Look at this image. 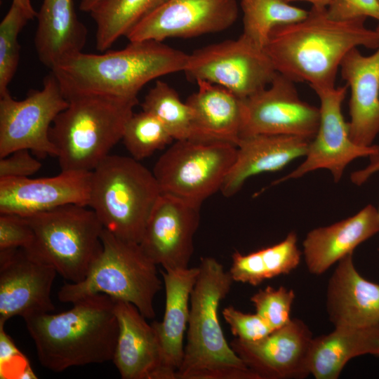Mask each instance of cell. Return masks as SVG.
<instances>
[{"label":"cell","mask_w":379,"mask_h":379,"mask_svg":"<svg viewBox=\"0 0 379 379\" xmlns=\"http://www.w3.org/2000/svg\"><path fill=\"white\" fill-rule=\"evenodd\" d=\"M68 105L52 72L45 77L42 89L30 91L23 100H15L9 91L1 95L0 158L20 149H27L40 157H56L49 131Z\"/></svg>","instance_id":"cell-11"},{"label":"cell","mask_w":379,"mask_h":379,"mask_svg":"<svg viewBox=\"0 0 379 379\" xmlns=\"http://www.w3.org/2000/svg\"><path fill=\"white\" fill-rule=\"evenodd\" d=\"M237 154V146L230 143L176 140L152 172L162 194L201 204L220 191Z\"/></svg>","instance_id":"cell-9"},{"label":"cell","mask_w":379,"mask_h":379,"mask_svg":"<svg viewBox=\"0 0 379 379\" xmlns=\"http://www.w3.org/2000/svg\"><path fill=\"white\" fill-rule=\"evenodd\" d=\"M222 315L233 335L244 341L259 340L274 331L269 323L257 313H244L229 306L224 308Z\"/></svg>","instance_id":"cell-35"},{"label":"cell","mask_w":379,"mask_h":379,"mask_svg":"<svg viewBox=\"0 0 379 379\" xmlns=\"http://www.w3.org/2000/svg\"><path fill=\"white\" fill-rule=\"evenodd\" d=\"M288 3L292 1H306L312 4V7L318 8H326L333 0H284Z\"/></svg>","instance_id":"cell-42"},{"label":"cell","mask_w":379,"mask_h":379,"mask_svg":"<svg viewBox=\"0 0 379 379\" xmlns=\"http://www.w3.org/2000/svg\"><path fill=\"white\" fill-rule=\"evenodd\" d=\"M237 0H165L127 34L129 41L192 38L216 33L237 20Z\"/></svg>","instance_id":"cell-14"},{"label":"cell","mask_w":379,"mask_h":379,"mask_svg":"<svg viewBox=\"0 0 379 379\" xmlns=\"http://www.w3.org/2000/svg\"><path fill=\"white\" fill-rule=\"evenodd\" d=\"M57 272L22 248L0 250V325L11 318L51 312V292Z\"/></svg>","instance_id":"cell-17"},{"label":"cell","mask_w":379,"mask_h":379,"mask_svg":"<svg viewBox=\"0 0 379 379\" xmlns=\"http://www.w3.org/2000/svg\"><path fill=\"white\" fill-rule=\"evenodd\" d=\"M243 33L256 46L264 48L272 30L281 25L299 22L308 11L284 0H241Z\"/></svg>","instance_id":"cell-30"},{"label":"cell","mask_w":379,"mask_h":379,"mask_svg":"<svg viewBox=\"0 0 379 379\" xmlns=\"http://www.w3.org/2000/svg\"><path fill=\"white\" fill-rule=\"evenodd\" d=\"M33 230L26 217L0 213V250L27 248L33 239Z\"/></svg>","instance_id":"cell-37"},{"label":"cell","mask_w":379,"mask_h":379,"mask_svg":"<svg viewBox=\"0 0 379 379\" xmlns=\"http://www.w3.org/2000/svg\"><path fill=\"white\" fill-rule=\"evenodd\" d=\"M100 1V0H81L79 4V9L82 11L90 13L93 8Z\"/></svg>","instance_id":"cell-43"},{"label":"cell","mask_w":379,"mask_h":379,"mask_svg":"<svg viewBox=\"0 0 379 379\" xmlns=\"http://www.w3.org/2000/svg\"><path fill=\"white\" fill-rule=\"evenodd\" d=\"M326 13L338 21L370 17L379 22V0H333L326 8Z\"/></svg>","instance_id":"cell-38"},{"label":"cell","mask_w":379,"mask_h":379,"mask_svg":"<svg viewBox=\"0 0 379 379\" xmlns=\"http://www.w3.org/2000/svg\"><path fill=\"white\" fill-rule=\"evenodd\" d=\"M49 137L61 171H93L122 140L138 98L95 94L68 97Z\"/></svg>","instance_id":"cell-5"},{"label":"cell","mask_w":379,"mask_h":379,"mask_svg":"<svg viewBox=\"0 0 379 379\" xmlns=\"http://www.w3.org/2000/svg\"><path fill=\"white\" fill-rule=\"evenodd\" d=\"M41 164L27 149H20L0 158V179L27 178L36 173Z\"/></svg>","instance_id":"cell-39"},{"label":"cell","mask_w":379,"mask_h":379,"mask_svg":"<svg viewBox=\"0 0 379 379\" xmlns=\"http://www.w3.org/2000/svg\"><path fill=\"white\" fill-rule=\"evenodd\" d=\"M311 140L286 135H253L240 138L235 161L220 192L231 197L251 177L279 171L292 161L305 157Z\"/></svg>","instance_id":"cell-23"},{"label":"cell","mask_w":379,"mask_h":379,"mask_svg":"<svg viewBox=\"0 0 379 379\" xmlns=\"http://www.w3.org/2000/svg\"><path fill=\"white\" fill-rule=\"evenodd\" d=\"M161 194L153 172L139 161L109 154L92 171L88 206L105 229L139 244Z\"/></svg>","instance_id":"cell-6"},{"label":"cell","mask_w":379,"mask_h":379,"mask_svg":"<svg viewBox=\"0 0 379 379\" xmlns=\"http://www.w3.org/2000/svg\"><path fill=\"white\" fill-rule=\"evenodd\" d=\"M369 163L364 168L354 171L350 175L351 182L357 186L364 184L375 173H379V152L371 155Z\"/></svg>","instance_id":"cell-40"},{"label":"cell","mask_w":379,"mask_h":379,"mask_svg":"<svg viewBox=\"0 0 379 379\" xmlns=\"http://www.w3.org/2000/svg\"><path fill=\"white\" fill-rule=\"evenodd\" d=\"M29 20L22 7L12 2L0 24V95L9 91L20 59L18 34Z\"/></svg>","instance_id":"cell-33"},{"label":"cell","mask_w":379,"mask_h":379,"mask_svg":"<svg viewBox=\"0 0 379 379\" xmlns=\"http://www.w3.org/2000/svg\"><path fill=\"white\" fill-rule=\"evenodd\" d=\"M102 250L85 278L66 283L59 290L60 302L73 303L102 293L133 304L146 319L155 316L154 299L162 288L157 265L138 243L123 240L106 229L101 234Z\"/></svg>","instance_id":"cell-7"},{"label":"cell","mask_w":379,"mask_h":379,"mask_svg":"<svg viewBox=\"0 0 379 379\" xmlns=\"http://www.w3.org/2000/svg\"><path fill=\"white\" fill-rule=\"evenodd\" d=\"M201 205L161 193L139 243L157 265L166 270L189 267Z\"/></svg>","instance_id":"cell-15"},{"label":"cell","mask_w":379,"mask_h":379,"mask_svg":"<svg viewBox=\"0 0 379 379\" xmlns=\"http://www.w3.org/2000/svg\"><path fill=\"white\" fill-rule=\"evenodd\" d=\"M378 232V208L372 204L352 216L310 230L302 242V255L308 272L321 275Z\"/></svg>","instance_id":"cell-22"},{"label":"cell","mask_w":379,"mask_h":379,"mask_svg":"<svg viewBox=\"0 0 379 379\" xmlns=\"http://www.w3.org/2000/svg\"><path fill=\"white\" fill-rule=\"evenodd\" d=\"M295 297L292 289L283 286L278 288L268 286L254 293L250 300L255 309V313L275 330L287 324L291 319L290 314Z\"/></svg>","instance_id":"cell-34"},{"label":"cell","mask_w":379,"mask_h":379,"mask_svg":"<svg viewBox=\"0 0 379 379\" xmlns=\"http://www.w3.org/2000/svg\"><path fill=\"white\" fill-rule=\"evenodd\" d=\"M347 85L316 92L320 100V119L317 132L311 140L304 161L286 175L274 181L280 184L300 178L317 169H326L335 182L342 178L347 166L360 157H369L379 152V145H356L350 138L348 122L342 112Z\"/></svg>","instance_id":"cell-13"},{"label":"cell","mask_w":379,"mask_h":379,"mask_svg":"<svg viewBox=\"0 0 379 379\" xmlns=\"http://www.w3.org/2000/svg\"><path fill=\"white\" fill-rule=\"evenodd\" d=\"M373 356L379 358V342H378L377 348L375 350V352L373 354Z\"/></svg>","instance_id":"cell-44"},{"label":"cell","mask_w":379,"mask_h":379,"mask_svg":"<svg viewBox=\"0 0 379 379\" xmlns=\"http://www.w3.org/2000/svg\"><path fill=\"white\" fill-rule=\"evenodd\" d=\"M87 207L69 204L25 216L34 236L23 249L71 283L85 278L102 247L104 227L93 210Z\"/></svg>","instance_id":"cell-8"},{"label":"cell","mask_w":379,"mask_h":379,"mask_svg":"<svg viewBox=\"0 0 379 379\" xmlns=\"http://www.w3.org/2000/svg\"><path fill=\"white\" fill-rule=\"evenodd\" d=\"M26 357L18 350L11 338L6 333L4 325H0V378L34 379Z\"/></svg>","instance_id":"cell-36"},{"label":"cell","mask_w":379,"mask_h":379,"mask_svg":"<svg viewBox=\"0 0 379 379\" xmlns=\"http://www.w3.org/2000/svg\"><path fill=\"white\" fill-rule=\"evenodd\" d=\"M143 111L157 117L172 138L176 140H187L192 126V111L182 102L176 91L163 81H157L141 104Z\"/></svg>","instance_id":"cell-31"},{"label":"cell","mask_w":379,"mask_h":379,"mask_svg":"<svg viewBox=\"0 0 379 379\" xmlns=\"http://www.w3.org/2000/svg\"><path fill=\"white\" fill-rule=\"evenodd\" d=\"M189 54L162 41H130L124 48L104 53L82 51L56 63L51 72L66 98L74 95L95 94L138 98L150 81L184 71Z\"/></svg>","instance_id":"cell-3"},{"label":"cell","mask_w":379,"mask_h":379,"mask_svg":"<svg viewBox=\"0 0 379 379\" xmlns=\"http://www.w3.org/2000/svg\"><path fill=\"white\" fill-rule=\"evenodd\" d=\"M312 338L309 326L294 318L259 340L235 338L230 345L259 379H303L310 375Z\"/></svg>","instance_id":"cell-16"},{"label":"cell","mask_w":379,"mask_h":379,"mask_svg":"<svg viewBox=\"0 0 379 379\" xmlns=\"http://www.w3.org/2000/svg\"><path fill=\"white\" fill-rule=\"evenodd\" d=\"M72 305L58 314L23 318L41 365L53 372L113 359L119 331L115 300L98 293Z\"/></svg>","instance_id":"cell-2"},{"label":"cell","mask_w":379,"mask_h":379,"mask_svg":"<svg viewBox=\"0 0 379 379\" xmlns=\"http://www.w3.org/2000/svg\"><path fill=\"white\" fill-rule=\"evenodd\" d=\"M173 140L157 117L143 110L131 116L122 137L131 157L138 161L164 149Z\"/></svg>","instance_id":"cell-32"},{"label":"cell","mask_w":379,"mask_h":379,"mask_svg":"<svg viewBox=\"0 0 379 379\" xmlns=\"http://www.w3.org/2000/svg\"><path fill=\"white\" fill-rule=\"evenodd\" d=\"M197 84V91L186 100L192 115L188 140L237 146L242 122V99L220 86L204 81Z\"/></svg>","instance_id":"cell-24"},{"label":"cell","mask_w":379,"mask_h":379,"mask_svg":"<svg viewBox=\"0 0 379 379\" xmlns=\"http://www.w3.org/2000/svg\"><path fill=\"white\" fill-rule=\"evenodd\" d=\"M13 2L22 7L29 14L32 19L36 17L37 13L32 7L30 0H13Z\"/></svg>","instance_id":"cell-41"},{"label":"cell","mask_w":379,"mask_h":379,"mask_svg":"<svg viewBox=\"0 0 379 379\" xmlns=\"http://www.w3.org/2000/svg\"><path fill=\"white\" fill-rule=\"evenodd\" d=\"M366 20H334L326 8L312 7L303 20L274 27L264 50L277 72L293 81L307 83L315 93L333 88L349 51L379 46L378 33Z\"/></svg>","instance_id":"cell-1"},{"label":"cell","mask_w":379,"mask_h":379,"mask_svg":"<svg viewBox=\"0 0 379 379\" xmlns=\"http://www.w3.org/2000/svg\"><path fill=\"white\" fill-rule=\"evenodd\" d=\"M115 300L118 337L112 361L122 379H168L156 332L131 303Z\"/></svg>","instance_id":"cell-19"},{"label":"cell","mask_w":379,"mask_h":379,"mask_svg":"<svg viewBox=\"0 0 379 379\" xmlns=\"http://www.w3.org/2000/svg\"><path fill=\"white\" fill-rule=\"evenodd\" d=\"M301 255L298 236L291 232L272 246L246 255L234 253L229 272L234 281L256 286L266 279L291 273L299 265Z\"/></svg>","instance_id":"cell-28"},{"label":"cell","mask_w":379,"mask_h":379,"mask_svg":"<svg viewBox=\"0 0 379 379\" xmlns=\"http://www.w3.org/2000/svg\"><path fill=\"white\" fill-rule=\"evenodd\" d=\"M295 82L277 72L270 84L242 99L241 137L286 135L312 140L319 108L302 100Z\"/></svg>","instance_id":"cell-12"},{"label":"cell","mask_w":379,"mask_h":379,"mask_svg":"<svg viewBox=\"0 0 379 379\" xmlns=\"http://www.w3.org/2000/svg\"><path fill=\"white\" fill-rule=\"evenodd\" d=\"M92 171H61L55 176L0 179V213L29 216L60 206H88Z\"/></svg>","instance_id":"cell-18"},{"label":"cell","mask_w":379,"mask_h":379,"mask_svg":"<svg viewBox=\"0 0 379 379\" xmlns=\"http://www.w3.org/2000/svg\"><path fill=\"white\" fill-rule=\"evenodd\" d=\"M199 267L161 270L165 287V310L161 321L151 324L157 335L168 379H176L184 355V337L188 324L191 293Z\"/></svg>","instance_id":"cell-25"},{"label":"cell","mask_w":379,"mask_h":379,"mask_svg":"<svg viewBox=\"0 0 379 379\" xmlns=\"http://www.w3.org/2000/svg\"><path fill=\"white\" fill-rule=\"evenodd\" d=\"M165 0H100L90 11L96 25V48L105 51Z\"/></svg>","instance_id":"cell-29"},{"label":"cell","mask_w":379,"mask_h":379,"mask_svg":"<svg viewBox=\"0 0 379 379\" xmlns=\"http://www.w3.org/2000/svg\"><path fill=\"white\" fill-rule=\"evenodd\" d=\"M183 72L190 81L220 86L241 99L267 87L277 74L264 48L242 34L194 51Z\"/></svg>","instance_id":"cell-10"},{"label":"cell","mask_w":379,"mask_h":379,"mask_svg":"<svg viewBox=\"0 0 379 379\" xmlns=\"http://www.w3.org/2000/svg\"><path fill=\"white\" fill-rule=\"evenodd\" d=\"M378 215H379V206H378Z\"/></svg>","instance_id":"cell-45"},{"label":"cell","mask_w":379,"mask_h":379,"mask_svg":"<svg viewBox=\"0 0 379 379\" xmlns=\"http://www.w3.org/2000/svg\"><path fill=\"white\" fill-rule=\"evenodd\" d=\"M379 342V324L357 328L335 327L328 334L313 337L310 372L316 379H337L347 363L365 354L373 355Z\"/></svg>","instance_id":"cell-27"},{"label":"cell","mask_w":379,"mask_h":379,"mask_svg":"<svg viewBox=\"0 0 379 379\" xmlns=\"http://www.w3.org/2000/svg\"><path fill=\"white\" fill-rule=\"evenodd\" d=\"M375 29L379 35V24ZM340 70L350 88V138L357 145L371 146L379 134V46L370 55H364L358 48L352 49Z\"/></svg>","instance_id":"cell-20"},{"label":"cell","mask_w":379,"mask_h":379,"mask_svg":"<svg viewBox=\"0 0 379 379\" xmlns=\"http://www.w3.org/2000/svg\"><path fill=\"white\" fill-rule=\"evenodd\" d=\"M190 297L187 342L176 379H259L226 340L218 318L234 280L213 257L201 258Z\"/></svg>","instance_id":"cell-4"},{"label":"cell","mask_w":379,"mask_h":379,"mask_svg":"<svg viewBox=\"0 0 379 379\" xmlns=\"http://www.w3.org/2000/svg\"><path fill=\"white\" fill-rule=\"evenodd\" d=\"M34 44L39 60L51 69L82 51L88 31L79 20L72 0H43L37 12Z\"/></svg>","instance_id":"cell-26"},{"label":"cell","mask_w":379,"mask_h":379,"mask_svg":"<svg viewBox=\"0 0 379 379\" xmlns=\"http://www.w3.org/2000/svg\"><path fill=\"white\" fill-rule=\"evenodd\" d=\"M326 297V312L334 327L364 328L379 324V284L359 273L353 253L337 262Z\"/></svg>","instance_id":"cell-21"}]
</instances>
